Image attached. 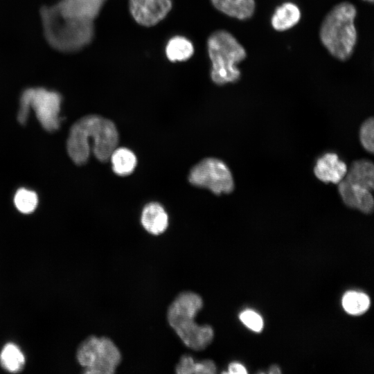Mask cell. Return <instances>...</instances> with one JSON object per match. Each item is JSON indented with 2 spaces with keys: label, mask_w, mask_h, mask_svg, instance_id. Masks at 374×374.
<instances>
[{
  "label": "cell",
  "mask_w": 374,
  "mask_h": 374,
  "mask_svg": "<svg viewBox=\"0 0 374 374\" xmlns=\"http://www.w3.org/2000/svg\"><path fill=\"white\" fill-rule=\"evenodd\" d=\"M363 1L369 2V3H373V0H363Z\"/></svg>",
  "instance_id": "4316f807"
},
{
  "label": "cell",
  "mask_w": 374,
  "mask_h": 374,
  "mask_svg": "<svg viewBox=\"0 0 374 374\" xmlns=\"http://www.w3.org/2000/svg\"><path fill=\"white\" fill-rule=\"evenodd\" d=\"M240 320L250 330L259 332L263 328L262 317L252 310H245L239 315Z\"/></svg>",
  "instance_id": "cb8c5ba5"
},
{
  "label": "cell",
  "mask_w": 374,
  "mask_h": 374,
  "mask_svg": "<svg viewBox=\"0 0 374 374\" xmlns=\"http://www.w3.org/2000/svg\"><path fill=\"white\" fill-rule=\"evenodd\" d=\"M207 50L211 61V78L217 85L234 83L241 77L236 65L244 60L247 53L244 47L229 32L217 30L207 39Z\"/></svg>",
  "instance_id": "5b68a950"
},
{
  "label": "cell",
  "mask_w": 374,
  "mask_h": 374,
  "mask_svg": "<svg viewBox=\"0 0 374 374\" xmlns=\"http://www.w3.org/2000/svg\"><path fill=\"white\" fill-rule=\"evenodd\" d=\"M268 373H271V374H277V373H280L281 371H280V368L278 366L272 365L269 368V370Z\"/></svg>",
  "instance_id": "484cf974"
},
{
  "label": "cell",
  "mask_w": 374,
  "mask_h": 374,
  "mask_svg": "<svg viewBox=\"0 0 374 374\" xmlns=\"http://www.w3.org/2000/svg\"><path fill=\"white\" fill-rule=\"evenodd\" d=\"M203 307V300L197 293H179L168 307L167 319L183 343L195 350L206 348L213 341L214 331L209 325L199 326L195 317Z\"/></svg>",
  "instance_id": "3957f363"
},
{
  "label": "cell",
  "mask_w": 374,
  "mask_h": 374,
  "mask_svg": "<svg viewBox=\"0 0 374 374\" xmlns=\"http://www.w3.org/2000/svg\"><path fill=\"white\" fill-rule=\"evenodd\" d=\"M355 6L348 1L335 5L325 16L319 29V38L336 59L346 61L352 55L357 43Z\"/></svg>",
  "instance_id": "277c9868"
},
{
  "label": "cell",
  "mask_w": 374,
  "mask_h": 374,
  "mask_svg": "<svg viewBox=\"0 0 374 374\" xmlns=\"http://www.w3.org/2000/svg\"><path fill=\"white\" fill-rule=\"evenodd\" d=\"M179 374H213L217 372L215 362L211 359L195 362L191 356L183 355L176 365Z\"/></svg>",
  "instance_id": "d6986e66"
},
{
  "label": "cell",
  "mask_w": 374,
  "mask_h": 374,
  "mask_svg": "<svg viewBox=\"0 0 374 374\" xmlns=\"http://www.w3.org/2000/svg\"><path fill=\"white\" fill-rule=\"evenodd\" d=\"M115 124L98 115H88L78 120L71 127L66 142L68 154L77 165L84 164L90 155L89 142L97 159L107 162L118 143Z\"/></svg>",
  "instance_id": "6da1fadb"
},
{
  "label": "cell",
  "mask_w": 374,
  "mask_h": 374,
  "mask_svg": "<svg viewBox=\"0 0 374 374\" xmlns=\"http://www.w3.org/2000/svg\"><path fill=\"white\" fill-rule=\"evenodd\" d=\"M343 180L373 191L374 187V166L373 162L367 159L355 161L347 169Z\"/></svg>",
  "instance_id": "5bb4252c"
},
{
  "label": "cell",
  "mask_w": 374,
  "mask_h": 374,
  "mask_svg": "<svg viewBox=\"0 0 374 374\" xmlns=\"http://www.w3.org/2000/svg\"><path fill=\"white\" fill-rule=\"evenodd\" d=\"M189 182L195 186L205 188L215 195L231 193L234 181L230 169L222 160L208 157L194 166L188 175Z\"/></svg>",
  "instance_id": "ba28073f"
},
{
  "label": "cell",
  "mask_w": 374,
  "mask_h": 374,
  "mask_svg": "<svg viewBox=\"0 0 374 374\" xmlns=\"http://www.w3.org/2000/svg\"><path fill=\"white\" fill-rule=\"evenodd\" d=\"M14 202L20 212L30 213L37 207L38 198L35 192L26 188H20L15 193Z\"/></svg>",
  "instance_id": "7402d4cb"
},
{
  "label": "cell",
  "mask_w": 374,
  "mask_h": 374,
  "mask_svg": "<svg viewBox=\"0 0 374 374\" xmlns=\"http://www.w3.org/2000/svg\"><path fill=\"white\" fill-rule=\"evenodd\" d=\"M106 0H60L55 5L64 14L94 21Z\"/></svg>",
  "instance_id": "7c38bea8"
},
{
  "label": "cell",
  "mask_w": 374,
  "mask_h": 374,
  "mask_svg": "<svg viewBox=\"0 0 374 374\" xmlns=\"http://www.w3.org/2000/svg\"><path fill=\"white\" fill-rule=\"evenodd\" d=\"M112 170L119 176L130 175L136 166V157L126 148H116L109 157Z\"/></svg>",
  "instance_id": "e0dca14e"
},
{
  "label": "cell",
  "mask_w": 374,
  "mask_h": 374,
  "mask_svg": "<svg viewBox=\"0 0 374 374\" xmlns=\"http://www.w3.org/2000/svg\"><path fill=\"white\" fill-rule=\"evenodd\" d=\"M172 0H129V8L134 19L140 25L150 27L163 19L172 8Z\"/></svg>",
  "instance_id": "9c48e42d"
},
{
  "label": "cell",
  "mask_w": 374,
  "mask_h": 374,
  "mask_svg": "<svg viewBox=\"0 0 374 374\" xmlns=\"http://www.w3.org/2000/svg\"><path fill=\"white\" fill-rule=\"evenodd\" d=\"M40 17L47 43L61 53H75L89 45L94 37L93 20L63 13L55 5L42 7Z\"/></svg>",
  "instance_id": "7a4b0ae2"
},
{
  "label": "cell",
  "mask_w": 374,
  "mask_h": 374,
  "mask_svg": "<svg viewBox=\"0 0 374 374\" xmlns=\"http://www.w3.org/2000/svg\"><path fill=\"white\" fill-rule=\"evenodd\" d=\"M344 310L352 315L364 314L370 306L368 296L357 291H348L342 297Z\"/></svg>",
  "instance_id": "ffe728a7"
},
{
  "label": "cell",
  "mask_w": 374,
  "mask_h": 374,
  "mask_svg": "<svg viewBox=\"0 0 374 374\" xmlns=\"http://www.w3.org/2000/svg\"><path fill=\"white\" fill-rule=\"evenodd\" d=\"M300 19L299 7L292 2H286L276 8L271 23L276 30L284 31L295 26Z\"/></svg>",
  "instance_id": "2e32d148"
},
{
  "label": "cell",
  "mask_w": 374,
  "mask_h": 374,
  "mask_svg": "<svg viewBox=\"0 0 374 374\" xmlns=\"http://www.w3.org/2000/svg\"><path fill=\"white\" fill-rule=\"evenodd\" d=\"M347 166L334 152H327L319 157L314 167L315 176L323 183L339 184L345 177Z\"/></svg>",
  "instance_id": "8fae6325"
},
{
  "label": "cell",
  "mask_w": 374,
  "mask_h": 374,
  "mask_svg": "<svg viewBox=\"0 0 374 374\" xmlns=\"http://www.w3.org/2000/svg\"><path fill=\"white\" fill-rule=\"evenodd\" d=\"M77 359L85 373L112 374L121 361V354L108 337L89 336L80 345Z\"/></svg>",
  "instance_id": "8992f818"
},
{
  "label": "cell",
  "mask_w": 374,
  "mask_h": 374,
  "mask_svg": "<svg viewBox=\"0 0 374 374\" xmlns=\"http://www.w3.org/2000/svg\"><path fill=\"white\" fill-rule=\"evenodd\" d=\"M61 102L62 97L57 92L42 87L28 88L21 96L17 120L21 124L26 123L31 108L46 130H57L60 126Z\"/></svg>",
  "instance_id": "52a82bcc"
},
{
  "label": "cell",
  "mask_w": 374,
  "mask_h": 374,
  "mask_svg": "<svg viewBox=\"0 0 374 374\" xmlns=\"http://www.w3.org/2000/svg\"><path fill=\"white\" fill-rule=\"evenodd\" d=\"M226 373L246 374L247 373V371L242 364L238 362H231L229 365L228 372Z\"/></svg>",
  "instance_id": "d4e9b609"
},
{
  "label": "cell",
  "mask_w": 374,
  "mask_h": 374,
  "mask_svg": "<svg viewBox=\"0 0 374 374\" xmlns=\"http://www.w3.org/2000/svg\"><path fill=\"white\" fill-rule=\"evenodd\" d=\"M141 222L148 233L158 235L168 228V215L160 204L150 202L142 211Z\"/></svg>",
  "instance_id": "4fadbf2b"
},
{
  "label": "cell",
  "mask_w": 374,
  "mask_h": 374,
  "mask_svg": "<svg viewBox=\"0 0 374 374\" xmlns=\"http://www.w3.org/2000/svg\"><path fill=\"white\" fill-rule=\"evenodd\" d=\"M213 6L221 12L240 20L250 19L254 14V0H211Z\"/></svg>",
  "instance_id": "9a60e30c"
},
{
  "label": "cell",
  "mask_w": 374,
  "mask_h": 374,
  "mask_svg": "<svg viewBox=\"0 0 374 374\" xmlns=\"http://www.w3.org/2000/svg\"><path fill=\"white\" fill-rule=\"evenodd\" d=\"M194 53L191 41L183 36H174L169 39L166 46L167 58L172 62L188 60Z\"/></svg>",
  "instance_id": "ac0fdd59"
},
{
  "label": "cell",
  "mask_w": 374,
  "mask_h": 374,
  "mask_svg": "<svg viewBox=\"0 0 374 374\" xmlns=\"http://www.w3.org/2000/svg\"><path fill=\"white\" fill-rule=\"evenodd\" d=\"M374 122L373 118L366 119L359 130V139L363 148L370 153L373 152Z\"/></svg>",
  "instance_id": "603a6c76"
},
{
  "label": "cell",
  "mask_w": 374,
  "mask_h": 374,
  "mask_svg": "<svg viewBox=\"0 0 374 374\" xmlns=\"http://www.w3.org/2000/svg\"><path fill=\"white\" fill-rule=\"evenodd\" d=\"M338 190L344 203L348 207L369 214L373 211L374 199L372 191L341 180Z\"/></svg>",
  "instance_id": "30bf717a"
},
{
  "label": "cell",
  "mask_w": 374,
  "mask_h": 374,
  "mask_svg": "<svg viewBox=\"0 0 374 374\" xmlns=\"http://www.w3.org/2000/svg\"><path fill=\"white\" fill-rule=\"evenodd\" d=\"M24 362V356L16 345L8 344L3 347L0 362L5 369L10 372L19 371L23 368Z\"/></svg>",
  "instance_id": "44dd1931"
}]
</instances>
